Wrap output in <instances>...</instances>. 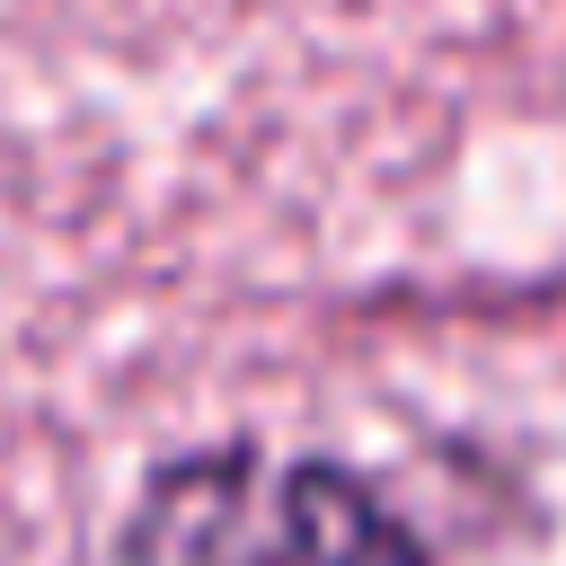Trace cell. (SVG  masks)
Wrapping results in <instances>:
<instances>
[{"label":"cell","mask_w":566,"mask_h":566,"mask_svg":"<svg viewBox=\"0 0 566 566\" xmlns=\"http://www.w3.org/2000/svg\"><path fill=\"white\" fill-rule=\"evenodd\" d=\"M88 566H424V548L371 478L318 451L221 442L159 460Z\"/></svg>","instance_id":"1"}]
</instances>
